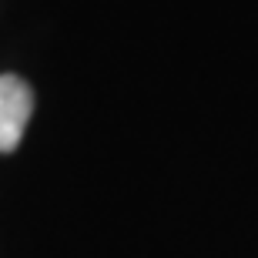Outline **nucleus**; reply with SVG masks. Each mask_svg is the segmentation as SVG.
<instances>
[{"label":"nucleus","instance_id":"f257e3e1","mask_svg":"<svg viewBox=\"0 0 258 258\" xmlns=\"http://www.w3.org/2000/svg\"><path fill=\"white\" fill-rule=\"evenodd\" d=\"M30 114H34L30 84L17 74H0V154H10L20 144Z\"/></svg>","mask_w":258,"mask_h":258}]
</instances>
